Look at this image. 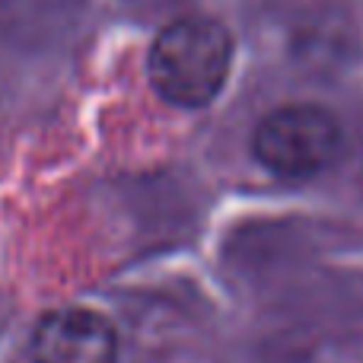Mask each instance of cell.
Wrapping results in <instances>:
<instances>
[{
    "label": "cell",
    "mask_w": 363,
    "mask_h": 363,
    "mask_svg": "<svg viewBox=\"0 0 363 363\" xmlns=\"http://www.w3.org/2000/svg\"><path fill=\"white\" fill-rule=\"evenodd\" d=\"M233 67V35L211 16L163 26L150 45V83L169 106L201 108L220 96Z\"/></svg>",
    "instance_id": "1"
},
{
    "label": "cell",
    "mask_w": 363,
    "mask_h": 363,
    "mask_svg": "<svg viewBox=\"0 0 363 363\" xmlns=\"http://www.w3.org/2000/svg\"><path fill=\"white\" fill-rule=\"evenodd\" d=\"M255 160L281 179H309L341 150V125L328 108L294 102L264 115L252 138Z\"/></svg>",
    "instance_id": "2"
},
{
    "label": "cell",
    "mask_w": 363,
    "mask_h": 363,
    "mask_svg": "<svg viewBox=\"0 0 363 363\" xmlns=\"http://www.w3.org/2000/svg\"><path fill=\"white\" fill-rule=\"evenodd\" d=\"M29 354L32 363H115L118 332L93 309H51L32 328Z\"/></svg>",
    "instance_id": "3"
},
{
    "label": "cell",
    "mask_w": 363,
    "mask_h": 363,
    "mask_svg": "<svg viewBox=\"0 0 363 363\" xmlns=\"http://www.w3.org/2000/svg\"><path fill=\"white\" fill-rule=\"evenodd\" d=\"M10 322H13V300L4 294V290H0V335L6 332V325H10Z\"/></svg>",
    "instance_id": "4"
}]
</instances>
